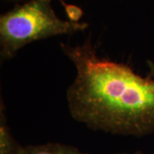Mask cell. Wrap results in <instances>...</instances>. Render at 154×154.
<instances>
[{
    "mask_svg": "<svg viewBox=\"0 0 154 154\" xmlns=\"http://www.w3.org/2000/svg\"><path fill=\"white\" fill-rule=\"evenodd\" d=\"M76 75L66 99L72 117L94 130L143 136L154 131V64L147 75L97 54L90 38L62 44Z\"/></svg>",
    "mask_w": 154,
    "mask_h": 154,
    "instance_id": "1",
    "label": "cell"
},
{
    "mask_svg": "<svg viewBox=\"0 0 154 154\" xmlns=\"http://www.w3.org/2000/svg\"><path fill=\"white\" fill-rule=\"evenodd\" d=\"M67 10L69 5L58 0ZM86 22L62 20L56 15L51 0H29L17 5L0 17V54L11 59L23 46L36 40L72 34L88 28Z\"/></svg>",
    "mask_w": 154,
    "mask_h": 154,
    "instance_id": "2",
    "label": "cell"
},
{
    "mask_svg": "<svg viewBox=\"0 0 154 154\" xmlns=\"http://www.w3.org/2000/svg\"><path fill=\"white\" fill-rule=\"evenodd\" d=\"M18 154H88L71 146L60 143H47L22 146Z\"/></svg>",
    "mask_w": 154,
    "mask_h": 154,
    "instance_id": "3",
    "label": "cell"
},
{
    "mask_svg": "<svg viewBox=\"0 0 154 154\" xmlns=\"http://www.w3.org/2000/svg\"><path fill=\"white\" fill-rule=\"evenodd\" d=\"M22 146L18 145L11 134L6 122L3 105H1L0 118V154H18Z\"/></svg>",
    "mask_w": 154,
    "mask_h": 154,
    "instance_id": "4",
    "label": "cell"
},
{
    "mask_svg": "<svg viewBox=\"0 0 154 154\" xmlns=\"http://www.w3.org/2000/svg\"><path fill=\"white\" fill-rule=\"evenodd\" d=\"M116 154H145L142 152H131V153H126V152H124V153H116Z\"/></svg>",
    "mask_w": 154,
    "mask_h": 154,
    "instance_id": "5",
    "label": "cell"
}]
</instances>
